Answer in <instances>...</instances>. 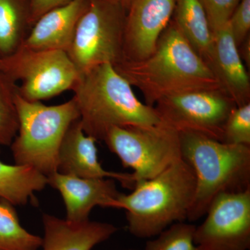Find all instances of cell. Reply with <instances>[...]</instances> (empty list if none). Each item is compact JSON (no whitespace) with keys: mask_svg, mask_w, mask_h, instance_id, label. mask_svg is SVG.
Wrapping results in <instances>:
<instances>
[{"mask_svg":"<svg viewBox=\"0 0 250 250\" xmlns=\"http://www.w3.org/2000/svg\"><path fill=\"white\" fill-rule=\"evenodd\" d=\"M117 72L143 93L148 106L174 94L222 88L214 74L171 21L154 52L139 62H122Z\"/></svg>","mask_w":250,"mask_h":250,"instance_id":"obj_1","label":"cell"},{"mask_svg":"<svg viewBox=\"0 0 250 250\" xmlns=\"http://www.w3.org/2000/svg\"><path fill=\"white\" fill-rule=\"evenodd\" d=\"M83 131L104 141L116 126H152L161 121L155 108L136 98L132 86L111 63L80 75L72 90Z\"/></svg>","mask_w":250,"mask_h":250,"instance_id":"obj_2","label":"cell"},{"mask_svg":"<svg viewBox=\"0 0 250 250\" xmlns=\"http://www.w3.org/2000/svg\"><path fill=\"white\" fill-rule=\"evenodd\" d=\"M195 190L194 171L182 159L156 177L137 182L131 193L121 192L116 208L126 211L131 234L151 238L187 220Z\"/></svg>","mask_w":250,"mask_h":250,"instance_id":"obj_3","label":"cell"},{"mask_svg":"<svg viewBox=\"0 0 250 250\" xmlns=\"http://www.w3.org/2000/svg\"><path fill=\"white\" fill-rule=\"evenodd\" d=\"M179 135L182 159L196 178L195 197L187 220L202 218L219 194L250 190V146L226 144L190 131Z\"/></svg>","mask_w":250,"mask_h":250,"instance_id":"obj_4","label":"cell"},{"mask_svg":"<svg viewBox=\"0 0 250 250\" xmlns=\"http://www.w3.org/2000/svg\"><path fill=\"white\" fill-rule=\"evenodd\" d=\"M19 126L11 146L15 164L30 166L48 177L58 171L59 152L65 133L80 119L76 101L47 106L16 96Z\"/></svg>","mask_w":250,"mask_h":250,"instance_id":"obj_5","label":"cell"},{"mask_svg":"<svg viewBox=\"0 0 250 250\" xmlns=\"http://www.w3.org/2000/svg\"><path fill=\"white\" fill-rule=\"evenodd\" d=\"M126 15L118 0H88L67 52L80 75L122 62Z\"/></svg>","mask_w":250,"mask_h":250,"instance_id":"obj_6","label":"cell"},{"mask_svg":"<svg viewBox=\"0 0 250 250\" xmlns=\"http://www.w3.org/2000/svg\"><path fill=\"white\" fill-rule=\"evenodd\" d=\"M103 141L125 167L134 170L136 184L156 177L182 159L179 131L162 121L152 126L111 128Z\"/></svg>","mask_w":250,"mask_h":250,"instance_id":"obj_7","label":"cell"},{"mask_svg":"<svg viewBox=\"0 0 250 250\" xmlns=\"http://www.w3.org/2000/svg\"><path fill=\"white\" fill-rule=\"evenodd\" d=\"M0 70L21 82L18 95L29 102L49 100L72 90L80 76L67 52L24 47L0 60Z\"/></svg>","mask_w":250,"mask_h":250,"instance_id":"obj_8","label":"cell"},{"mask_svg":"<svg viewBox=\"0 0 250 250\" xmlns=\"http://www.w3.org/2000/svg\"><path fill=\"white\" fill-rule=\"evenodd\" d=\"M236 106L222 88H215L169 95L154 107L161 121L179 132L190 131L221 141L225 122Z\"/></svg>","mask_w":250,"mask_h":250,"instance_id":"obj_9","label":"cell"},{"mask_svg":"<svg viewBox=\"0 0 250 250\" xmlns=\"http://www.w3.org/2000/svg\"><path fill=\"white\" fill-rule=\"evenodd\" d=\"M205 221L195 229V244L203 250H250V189L219 194Z\"/></svg>","mask_w":250,"mask_h":250,"instance_id":"obj_10","label":"cell"},{"mask_svg":"<svg viewBox=\"0 0 250 250\" xmlns=\"http://www.w3.org/2000/svg\"><path fill=\"white\" fill-rule=\"evenodd\" d=\"M175 2L176 0H131L125 19L122 62H139L154 52L170 22Z\"/></svg>","mask_w":250,"mask_h":250,"instance_id":"obj_11","label":"cell"},{"mask_svg":"<svg viewBox=\"0 0 250 250\" xmlns=\"http://www.w3.org/2000/svg\"><path fill=\"white\" fill-rule=\"evenodd\" d=\"M97 140L84 132L80 119L68 128L59 152V173L80 178L113 179L133 190L136 185L132 173L112 172L103 168L98 160Z\"/></svg>","mask_w":250,"mask_h":250,"instance_id":"obj_12","label":"cell"},{"mask_svg":"<svg viewBox=\"0 0 250 250\" xmlns=\"http://www.w3.org/2000/svg\"><path fill=\"white\" fill-rule=\"evenodd\" d=\"M48 184L58 190L66 209V220L82 223L89 220L94 207L116 208L121 192L114 179L80 178L57 172L47 177Z\"/></svg>","mask_w":250,"mask_h":250,"instance_id":"obj_13","label":"cell"},{"mask_svg":"<svg viewBox=\"0 0 250 250\" xmlns=\"http://www.w3.org/2000/svg\"><path fill=\"white\" fill-rule=\"evenodd\" d=\"M228 22L212 31L213 50L208 67L222 89L237 106H243L250 103V76Z\"/></svg>","mask_w":250,"mask_h":250,"instance_id":"obj_14","label":"cell"},{"mask_svg":"<svg viewBox=\"0 0 250 250\" xmlns=\"http://www.w3.org/2000/svg\"><path fill=\"white\" fill-rule=\"evenodd\" d=\"M88 0H72L45 13L31 27L22 47L38 51L67 52L71 45L77 22Z\"/></svg>","mask_w":250,"mask_h":250,"instance_id":"obj_15","label":"cell"},{"mask_svg":"<svg viewBox=\"0 0 250 250\" xmlns=\"http://www.w3.org/2000/svg\"><path fill=\"white\" fill-rule=\"evenodd\" d=\"M43 250H92L118 231L111 224L87 221L73 223L54 215L42 216Z\"/></svg>","mask_w":250,"mask_h":250,"instance_id":"obj_16","label":"cell"},{"mask_svg":"<svg viewBox=\"0 0 250 250\" xmlns=\"http://www.w3.org/2000/svg\"><path fill=\"white\" fill-rule=\"evenodd\" d=\"M174 22L181 34L208 65L213 50V34L198 0H176Z\"/></svg>","mask_w":250,"mask_h":250,"instance_id":"obj_17","label":"cell"},{"mask_svg":"<svg viewBox=\"0 0 250 250\" xmlns=\"http://www.w3.org/2000/svg\"><path fill=\"white\" fill-rule=\"evenodd\" d=\"M47 185V177L30 166L9 165L0 161V200L24 206Z\"/></svg>","mask_w":250,"mask_h":250,"instance_id":"obj_18","label":"cell"},{"mask_svg":"<svg viewBox=\"0 0 250 250\" xmlns=\"http://www.w3.org/2000/svg\"><path fill=\"white\" fill-rule=\"evenodd\" d=\"M31 28L29 0H0V60L22 47Z\"/></svg>","mask_w":250,"mask_h":250,"instance_id":"obj_19","label":"cell"},{"mask_svg":"<svg viewBox=\"0 0 250 250\" xmlns=\"http://www.w3.org/2000/svg\"><path fill=\"white\" fill-rule=\"evenodd\" d=\"M42 238L27 231L14 206L0 200V250H39Z\"/></svg>","mask_w":250,"mask_h":250,"instance_id":"obj_20","label":"cell"},{"mask_svg":"<svg viewBox=\"0 0 250 250\" xmlns=\"http://www.w3.org/2000/svg\"><path fill=\"white\" fill-rule=\"evenodd\" d=\"M18 85L0 70V146H10L17 135L19 121L16 96Z\"/></svg>","mask_w":250,"mask_h":250,"instance_id":"obj_21","label":"cell"},{"mask_svg":"<svg viewBox=\"0 0 250 250\" xmlns=\"http://www.w3.org/2000/svg\"><path fill=\"white\" fill-rule=\"evenodd\" d=\"M196 226L178 222L161 231L154 240L146 243L145 250H203L194 241Z\"/></svg>","mask_w":250,"mask_h":250,"instance_id":"obj_22","label":"cell"},{"mask_svg":"<svg viewBox=\"0 0 250 250\" xmlns=\"http://www.w3.org/2000/svg\"><path fill=\"white\" fill-rule=\"evenodd\" d=\"M220 142L250 146V103L236 106L225 122Z\"/></svg>","mask_w":250,"mask_h":250,"instance_id":"obj_23","label":"cell"},{"mask_svg":"<svg viewBox=\"0 0 250 250\" xmlns=\"http://www.w3.org/2000/svg\"><path fill=\"white\" fill-rule=\"evenodd\" d=\"M205 10L211 31L229 21L240 0H198Z\"/></svg>","mask_w":250,"mask_h":250,"instance_id":"obj_24","label":"cell"},{"mask_svg":"<svg viewBox=\"0 0 250 250\" xmlns=\"http://www.w3.org/2000/svg\"><path fill=\"white\" fill-rule=\"evenodd\" d=\"M228 23L238 47L250 36V0H240Z\"/></svg>","mask_w":250,"mask_h":250,"instance_id":"obj_25","label":"cell"},{"mask_svg":"<svg viewBox=\"0 0 250 250\" xmlns=\"http://www.w3.org/2000/svg\"><path fill=\"white\" fill-rule=\"evenodd\" d=\"M72 0H29V22L31 27L45 13L68 4Z\"/></svg>","mask_w":250,"mask_h":250,"instance_id":"obj_26","label":"cell"},{"mask_svg":"<svg viewBox=\"0 0 250 250\" xmlns=\"http://www.w3.org/2000/svg\"><path fill=\"white\" fill-rule=\"evenodd\" d=\"M238 52L241 56L242 60L246 62L248 67L250 65V36L242 42L241 45L238 47Z\"/></svg>","mask_w":250,"mask_h":250,"instance_id":"obj_27","label":"cell"},{"mask_svg":"<svg viewBox=\"0 0 250 250\" xmlns=\"http://www.w3.org/2000/svg\"><path fill=\"white\" fill-rule=\"evenodd\" d=\"M120 2L123 4V6H124L125 9L127 11L128 8H129V6L130 4V2H131V0H118Z\"/></svg>","mask_w":250,"mask_h":250,"instance_id":"obj_28","label":"cell"},{"mask_svg":"<svg viewBox=\"0 0 250 250\" xmlns=\"http://www.w3.org/2000/svg\"></svg>","mask_w":250,"mask_h":250,"instance_id":"obj_29","label":"cell"}]
</instances>
